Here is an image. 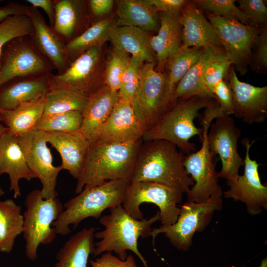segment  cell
Listing matches in <instances>:
<instances>
[{"mask_svg":"<svg viewBox=\"0 0 267 267\" xmlns=\"http://www.w3.org/2000/svg\"><path fill=\"white\" fill-rule=\"evenodd\" d=\"M249 66L256 73H267V25L260 27L259 33L252 43Z\"/></svg>","mask_w":267,"mask_h":267,"instance_id":"cell-41","label":"cell"},{"mask_svg":"<svg viewBox=\"0 0 267 267\" xmlns=\"http://www.w3.org/2000/svg\"><path fill=\"white\" fill-rule=\"evenodd\" d=\"M246 149L244 159V173L233 181H227L229 189L223 192L225 198L235 202L243 203L248 214L255 216L267 209V186L262 184L258 167L260 165L250 156V150L254 140L250 142L248 138L242 140Z\"/></svg>","mask_w":267,"mask_h":267,"instance_id":"cell-16","label":"cell"},{"mask_svg":"<svg viewBox=\"0 0 267 267\" xmlns=\"http://www.w3.org/2000/svg\"><path fill=\"white\" fill-rule=\"evenodd\" d=\"M26 1L34 7L43 9L48 17L49 26H53L55 14L54 0H26Z\"/></svg>","mask_w":267,"mask_h":267,"instance_id":"cell-48","label":"cell"},{"mask_svg":"<svg viewBox=\"0 0 267 267\" xmlns=\"http://www.w3.org/2000/svg\"><path fill=\"white\" fill-rule=\"evenodd\" d=\"M32 31V24L27 16H11L0 23V57L8 42L17 37L30 36Z\"/></svg>","mask_w":267,"mask_h":267,"instance_id":"cell-40","label":"cell"},{"mask_svg":"<svg viewBox=\"0 0 267 267\" xmlns=\"http://www.w3.org/2000/svg\"><path fill=\"white\" fill-rule=\"evenodd\" d=\"M28 17L32 26L30 37L33 46L52 64L57 70V74L63 73L70 65L64 51L66 44L46 22L37 8L29 6Z\"/></svg>","mask_w":267,"mask_h":267,"instance_id":"cell-20","label":"cell"},{"mask_svg":"<svg viewBox=\"0 0 267 267\" xmlns=\"http://www.w3.org/2000/svg\"><path fill=\"white\" fill-rule=\"evenodd\" d=\"M109 209V214L99 218L104 229L95 233V238L100 240L95 244L93 254L97 256L114 252L119 259L124 260L128 256L127 251H131L139 258L145 267H148L147 261L138 249V240L140 237L151 236L152 224L160 220L159 212L148 219L138 220L132 217L122 205Z\"/></svg>","mask_w":267,"mask_h":267,"instance_id":"cell-3","label":"cell"},{"mask_svg":"<svg viewBox=\"0 0 267 267\" xmlns=\"http://www.w3.org/2000/svg\"><path fill=\"white\" fill-rule=\"evenodd\" d=\"M160 25L156 35L151 36L150 46L162 72L167 61L182 46L180 15L159 12Z\"/></svg>","mask_w":267,"mask_h":267,"instance_id":"cell-25","label":"cell"},{"mask_svg":"<svg viewBox=\"0 0 267 267\" xmlns=\"http://www.w3.org/2000/svg\"><path fill=\"white\" fill-rule=\"evenodd\" d=\"M182 27V47L210 50L215 54L224 53L215 29L204 13L189 0L180 15Z\"/></svg>","mask_w":267,"mask_h":267,"instance_id":"cell-19","label":"cell"},{"mask_svg":"<svg viewBox=\"0 0 267 267\" xmlns=\"http://www.w3.org/2000/svg\"><path fill=\"white\" fill-rule=\"evenodd\" d=\"M89 261L91 267H138L134 257L131 254L122 260L112 253L106 252Z\"/></svg>","mask_w":267,"mask_h":267,"instance_id":"cell-45","label":"cell"},{"mask_svg":"<svg viewBox=\"0 0 267 267\" xmlns=\"http://www.w3.org/2000/svg\"><path fill=\"white\" fill-rule=\"evenodd\" d=\"M143 139L126 143H94L89 145L75 192L84 187L106 182L130 180Z\"/></svg>","mask_w":267,"mask_h":267,"instance_id":"cell-2","label":"cell"},{"mask_svg":"<svg viewBox=\"0 0 267 267\" xmlns=\"http://www.w3.org/2000/svg\"><path fill=\"white\" fill-rule=\"evenodd\" d=\"M130 58L127 53L114 46L106 66L105 78V85L112 91H118Z\"/></svg>","mask_w":267,"mask_h":267,"instance_id":"cell-39","label":"cell"},{"mask_svg":"<svg viewBox=\"0 0 267 267\" xmlns=\"http://www.w3.org/2000/svg\"><path fill=\"white\" fill-rule=\"evenodd\" d=\"M46 139L60 155L62 169L66 170L75 178L81 175L89 143L78 131L71 133H46Z\"/></svg>","mask_w":267,"mask_h":267,"instance_id":"cell-23","label":"cell"},{"mask_svg":"<svg viewBox=\"0 0 267 267\" xmlns=\"http://www.w3.org/2000/svg\"><path fill=\"white\" fill-rule=\"evenodd\" d=\"M96 231L93 227L84 228L71 236L57 252L54 267H87L95 248Z\"/></svg>","mask_w":267,"mask_h":267,"instance_id":"cell-28","label":"cell"},{"mask_svg":"<svg viewBox=\"0 0 267 267\" xmlns=\"http://www.w3.org/2000/svg\"><path fill=\"white\" fill-rule=\"evenodd\" d=\"M29 11V6L10 2L4 6H0V23L11 16L19 15L28 16Z\"/></svg>","mask_w":267,"mask_h":267,"instance_id":"cell-47","label":"cell"},{"mask_svg":"<svg viewBox=\"0 0 267 267\" xmlns=\"http://www.w3.org/2000/svg\"><path fill=\"white\" fill-rule=\"evenodd\" d=\"M4 173L9 175V190L13 191L15 198L21 195V179L36 178L27 165L16 136L8 132L0 137V177Z\"/></svg>","mask_w":267,"mask_h":267,"instance_id":"cell-22","label":"cell"},{"mask_svg":"<svg viewBox=\"0 0 267 267\" xmlns=\"http://www.w3.org/2000/svg\"><path fill=\"white\" fill-rule=\"evenodd\" d=\"M241 134V130L229 115L216 118L208 129V147L218 156L222 162V167L217 172L218 176L227 181L235 180L239 175L240 168L244 165V159L240 155L238 148Z\"/></svg>","mask_w":267,"mask_h":267,"instance_id":"cell-13","label":"cell"},{"mask_svg":"<svg viewBox=\"0 0 267 267\" xmlns=\"http://www.w3.org/2000/svg\"><path fill=\"white\" fill-rule=\"evenodd\" d=\"M130 180L123 179L102 184L85 187L78 195L63 204L64 210L52 223L56 234L66 235L85 219H99L107 209L122 205Z\"/></svg>","mask_w":267,"mask_h":267,"instance_id":"cell-4","label":"cell"},{"mask_svg":"<svg viewBox=\"0 0 267 267\" xmlns=\"http://www.w3.org/2000/svg\"><path fill=\"white\" fill-rule=\"evenodd\" d=\"M212 93L222 114H232V92L227 79L217 83L213 88Z\"/></svg>","mask_w":267,"mask_h":267,"instance_id":"cell-44","label":"cell"},{"mask_svg":"<svg viewBox=\"0 0 267 267\" xmlns=\"http://www.w3.org/2000/svg\"><path fill=\"white\" fill-rule=\"evenodd\" d=\"M227 80L232 92V114L248 124L264 122L267 117V86L240 81L233 65Z\"/></svg>","mask_w":267,"mask_h":267,"instance_id":"cell-17","label":"cell"},{"mask_svg":"<svg viewBox=\"0 0 267 267\" xmlns=\"http://www.w3.org/2000/svg\"><path fill=\"white\" fill-rule=\"evenodd\" d=\"M204 49L181 47L166 62L164 68L168 87L175 92L176 86L189 69L200 59Z\"/></svg>","mask_w":267,"mask_h":267,"instance_id":"cell-35","label":"cell"},{"mask_svg":"<svg viewBox=\"0 0 267 267\" xmlns=\"http://www.w3.org/2000/svg\"><path fill=\"white\" fill-rule=\"evenodd\" d=\"M1 119L0 115V137L4 134L8 132V128L5 126L3 125L1 123Z\"/></svg>","mask_w":267,"mask_h":267,"instance_id":"cell-50","label":"cell"},{"mask_svg":"<svg viewBox=\"0 0 267 267\" xmlns=\"http://www.w3.org/2000/svg\"><path fill=\"white\" fill-rule=\"evenodd\" d=\"M5 194V192L0 186V196H2Z\"/></svg>","mask_w":267,"mask_h":267,"instance_id":"cell-52","label":"cell"},{"mask_svg":"<svg viewBox=\"0 0 267 267\" xmlns=\"http://www.w3.org/2000/svg\"><path fill=\"white\" fill-rule=\"evenodd\" d=\"M192 1L206 14L236 20L248 25L247 17L235 5V0H194Z\"/></svg>","mask_w":267,"mask_h":267,"instance_id":"cell-37","label":"cell"},{"mask_svg":"<svg viewBox=\"0 0 267 267\" xmlns=\"http://www.w3.org/2000/svg\"><path fill=\"white\" fill-rule=\"evenodd\" d=\"M82 121V113L78 111L42 116L37 121L35 129L46 133H71L80 131Z\"/></svg>","mask_w":267,"mask_h":267,"instance_id":"cell-36","label":"cell"},{"mask_svg":"<svg viewBox=\"0 0 267 267\" xmlns=\"http://www.w3.org/2000/svg\"><path fill=\"white\" fill-rule=\"evenodd\" d=\"M26 210L23 213V238L25 254L29 260L35 261L40 244L49 245L56 236L51 227L64 210L63 205L57 195L48 199H43L39 189L30 192L25 200Z\"/></svg>","mask_w":267,"mask_h":267,"instance_id":"cell-6","label":"cell"},{"mask_svg":"<svg viewBox=\"0 0 267 267\" xmlns=\"http://www.w3.org/2000/svg\"><path fill=\"white\" fill-rule=\"evenodd\" d=\"M16 137L29 168L40 181L42 198L48 199L57 195V179L62 169L53 163L45 132L35 129Z\"/></svg>","mask_w":267,"mask_h":267,"instance_id":"cell-12","label":"cell"},{"mask_svg":"<svg viewBox=\"0 0 267 267\" xmlns=\"http://www.w3.org/2000/svg\"><path fill=\"white\" fill-rule=\"evenodd\" d=\"M183 193L168 186L149 181L130 183L125 194L122 206L133 218L141 220L143 213L140 208L144 203H152L159 209L161 225H170L178 219L182 201Z\"/></svg>","mask_w":267,"mask_h":267,"instance_id":"cell-9","label":"cell"},{"mask_svg":"<svg viewBox=\"0 0 267 267\" xmlns=\"http://www.w3.org/2000/svg\"><path fill=\"white\" fill-rule=\"evenodd\" d=\"M144 61L140 58L132 56L123 76L118 91L119 99L132 103L139 86L141 70Z\"/></svg>","mask_w":267,"mask_h":267,"instance_id":"cell-38","label":"cell"},{"mask_svg":"<svg viewBox=\"0 0 267 267\" xmlns=\"http://www.w3.org/2000/svg\"><path fill=\"white\" fill-rule=\"evenodd\" d=\"M218 54L204 49L199 60L185 74L176 87L174 95L177 101L198 96L214 99L212 93L203 80V73L207 65Z\"/></svg>","mask_w":267,"mask_h":267,"instance_id":"cell-30","label":"cell"},{"mask_svg":"<svg viewBox=\"0 0 267 267\" xmlns=\"http://www.w3.org/2000/svg\"><path fill=\"white\" fill-rule=\"evenodd\" d=\"M201 129L202 136L199 139L202 143L201 148L184 155L183 160L185 171L194 182L186 193L187 201L196 203L204 202L215 194L223 195L215 169L219 158L208 146L207 137L209 128Z\"/></svg>","mask_w":267,"mask_h":267,"instance_id":"cell-11","label":"cell"},{"mask_svg":"<svg viewBox=\"0 0 267 267\" xmlns=\"http://www.w3.org/2000/svg\"><path fill=\"white\" fill-rule=\"evenodd\" d=\"M117 26L138 27L149 33L158 31L160 25L159 12L149 0L117 1Z\"/></svg>","mask_w":267,"mask_h":267,"instance_id":"cell-26","label":"cell"},{"mask_svg":"<svg viewBox=\"0 0 267 267\" xmlns=\"http://www.w3.org/2000/svg\"><path fill=\"white\" fill-rule=\"evenodd\" d=\"M110 19L97 21L79 36L66 44L65 53L70 64L89 48L102 45L110 40L109 29L112 25Z\"/></svg>","mask_w":267,"mask_h":267,"instance_id":"cell-33","label":"cell"},{"mask_svg":"<svg viewBox=\"0 0 267 267\" xmlns=\"http://www.w3.org/2000/svg\"><path fill=\"white\" fill-rule=\"evenodd\" d=\"M48 76L16 78L4 83L0 87V110H13L46 94L50 90Z\"/></svg>","mask_w":267,"mask_h":267,"instance_id":"cell-24","label":"cell"},{"mask_svg":"<svg viewBox=\"0 0 267 267\" xmlns=\"http://www.w3.org/2000/svg\"><path fill=\"white\" fill-rule=\"evenodd\" d=\"M206 15L224 48L226 58L236 72L244 75L251 60L252 43L261 27H252L236 20Z\"/></svg>","mask_w":267,"mask_h":267,"instance_id":"cell-14","label":"cell"},{"mask_svg":"<svg viewBox=\"0 0 267 267\" xmlns=\"http://www.w3.org/2000/svg\"><path fill=\"white\" fill-rule=\"evenodd\" d=\"M222 197L215 194L202 202H185L180 206L179 214L174 223L152 229L151 236L153 245L156 236L164 233L177 249L188 250L192 245L195 233L203 231L210 223L214 212L222 210Z\"/></svg>","mask_w":267,"mask_h":267,"instance_id":"cell-7","label":"cell"},{"mask_svg":"<svg viewBox=\"0 0 267 267\" xmlns=\"http://www.w3.org/2000/svg\"><path fill=\"white\" fill-rule=\"evenodd\" d=\"M184 155L168 141L143 140L130 183L154 182L187 193L194 182L183 166Z\"/></svg>","mask_w":267,"mask_h":267,"instance_id":"cell-1","label":"cell"},{"mask_svg":"<svg viewBox=\"0 0 267 267\" xmlns=\"http://www.w3.org/2000/svg\"><path fill=\"white\" fill-rule=\"evenodd\" d=\"M158 12L172 15H181L189 0H149Z\"/></svg>","mask_w":267,"mask_h":267,"instance_id":"cell-46","label":"cell"},{"mask_svg":"<svg viewBox=\"0 0 267 267\" xmlns=\"http://www.w3.org/2000/svg\"><path fill=\"white\" fill-rule=\"evenodd\" d=\"M258 267H267V258L265 257L263 259Z\"/></svg>","mask_w":267,"mask_h":267,"instance_id":"cell-51","label":"cell"},{"mask_svg":"<svg viewBox=\"0 0 267 267\" xmlns=\"http://www.w3.org/2000/svg\"><path fill=\"white\" fill-rule=\"evenodd\" d=\"M154 67V63L142 66L137 91L131 103L147 130L157 125L177 102L165 74Z\"/></svg>","mask_w":267,"mask_h":267,"instance_id":"cell-8","label":"cell"},{"mask_svg":"<svg viewBox=\"0 0 267 267\" xmlns=\"http://www.w3.org/2000/svg\"><path fill=\"white\" fill-rule=\"evenodd\" d=\"M231 65V62L224 53L217 55L207 65L203 73V80L212 93L214 86L217 83L227 79Z\"/></svg>","mask_w":267,"mask_h":267,"instance_id":"cell-42","label":"cell"},{"mask_svg":"<svg viewBox=\"0 0 267 267\" xmlns=\"http://www.w3.org/2000/svg\"><path fill=\"white\" fill-rule=\"evenodd\" d=\"M119 100L118 92L112 91L104 85L89 97L82 113L83 121L80 132L89 145L95 143L101 130Z\"/></svg>","mask_w":267,"mask_h":267,"instance_id":"cell-21","label":"cell"},{"mask_svg":"<svg viewBox=\"0 0 267 267\" xmlns=\"http://www.w3.org/2000/svg\"><path fill=\"white\" fill-rule=\"evenodd\" d=\"M21 207L13 200L0 201V251L9 253L16 237L23 232Z\"/></svg>","mask_w":267,"mask_h":267,"instance_id":"cell-32","label":"cell"},{"mask_svg":"<svg viewBox=\"0 0 267 267\" xmlns=\"http://www.w3.org/2000/svg\"><path fill=\"white\" fill-rule=\"evenodd\" d=\"M238 6L248 19V25L260 27L267 25V7L263 0H238Z\"/></svg>","mask_w":267,"mask_h":267,"instance_id":"cell-43","label":"cell"},{"mask_svg":"<svg viewBox=\"0 0 267 267\" xmlns=\"http://www.w3.org/2000/svg\"><path fill=\"white\" fill-rule=\"evenodd\" d=\"M45 99L44 94L23 102L13 110H0L1 122L8 128V132L18 136L35 130L37 121L43 115Z\"/></svg>","mask_w":267,"mask_h":267,"instance_id":"cell-31","label":"cell"},{"mask_svg":"<svg viewBox=\"0 0 267 267\" xmlns=\"http://www.w3.org/2000/svg\"><path fill=\"white\" fill-rule=\"evenodd\" d=\"M55 19L52 27L66 44L80 35L86 18L84 2L76 0H54Z\"/></svg>","mask_w":267,"mask_h":267,"instance_id":"cell-29","label":"cell"},{"mask_svg":"<svg viewBox=\"0 0 267 267\" xmlns=\"http://www.w3.org/2000/svg\"><path fill=\"white\" fill-rule=\"evenodd\" d=\"M215 103L214 99L198 96L177 101L157 125L146 132L143 140L168 141L175 145L184 154L195 152L196 145L190 140L196 135L200 139L202 130L195 125L194 120L199 116L201 109Z\"/></svg>","mask_w":267,"mask_h":267,"instance_id":"cell-5","label":"cell"},{"mask_svg":"<svg viewBox=\"0 0 267 267\" xmlns=\"http://www.w3.org/2000/svg\"><path fill=\"white\" fill-rule=\"evenodd\" d=\"M109 34L114 46L146 63H155L156 56L150 46L151 36L149 33L138 27L112 25Z\"/></svg>","mask_w":267,"mask_h":267,"instance_id":"cell-27","label":"cell"},{"mask_svg":"<svg viewBox=\"0 0 267 267\" xmlns=\"http://www.w3.org/2000/svg\"><path fill=\"white\" fill-rule=\"evenodd\" d=\"M89 97L75 91L65 89H51L46 94L43 116H50L72 111L82 113Z\"/></svg>","mask_w":267,"mask_h":267,"instance_id":"cell-34","label":"cell"},{"mask_svg":"<svg viewBox=\"0 0 267 267\" xmlns=\"http://www.w3.org/2000/svg\"><path fill=\"white\" fill-rule=\"evenodd\" d=\"M88 1L92 14L96 17L102 16L109 13L114 3L112 0H90Z\"/></svg>","mask_w":267,"mask_h":267,"instance_id":"cell-49","label":"cell"},{"mask_svg":"<svg viewBox=\"0 0 267 267\" xmlns=\"http://www.w3.org/2000/svg\"><path fill=\"white\" fill-rule=\"evenodd\" d=\"M100 57L101 47H90L72 62L63 73L49 74L50 90L65 89L89 97L101 87L98 81Z\"/></svg>","mask_w":267,"mask_h":267,"instance_id":"cell-15","label":"cell"},{"mask_svg":"<svg viewBox=\"0 0 267 267\" xmlns=\"http://www.w3.org/2000/svg\"><path fill=\"white\" fill-rule=\"evenodd\" d=\"M147 129L132 104L119 99L95 143H126L142 139Z\"/></svg>","mask_w":267,"mask_h":267,"instance_id":"cell-18","label":"cell"},{"mask_svg":"<svg viewBox=\"0 0 267 267\" xmlns=\"http://www.w3.org/2000/svg\"><path fill=\"white\" fill-rule=\"evenodd\" d=\"M0 66V87L16 78L48 75L55 69L34 47L30 36L14 38L4 45Z\"/></svg>","mask_w":267,"mask_h":267,"instance_id":"cell-10","label":"cell"}]
</instances>
